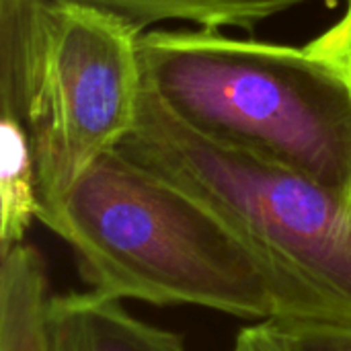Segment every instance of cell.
Instances as JSON below:
<instances>
[{
	"label": "cell",
	"instance_id": "10",
	"mask_svg": "<svg viewBox=\"0 0 351 351\" xmlns=\"http://www.w3.org/2000/svg\"><path fill=\"white\" fill-rule=\"evenodd\" d=\"M308 47L315 53L335 62L351 80V0L348 2L343 16L333 27H329L321 37L311 41Z\"/></svg>",
	"mask_w": 351,
	"mask_h": 351
},
{
	"label": "cell",
	"instance_id": "11",
	"mask_svg": "<svg viewBox=\"0 0 351 351\" xmlns=\"http://www.w3.org/2000/svg\"><path fill=\"white\" fill-rule=\"evenodd\" d=\"M232 351H296L292 339L280 321H259L257 325L245 327Z\"/></svg>",
	"mask_w": 351,
	"mask_h": 351
},
{
	"label": "cell",
	"instance_id": "4",
	"mask_svg": "<svg viewBox=\"0 0 351 351\" xmlns=\"http://www.w3.org/2000/svg\"><path fill=\"white\" fill-rule=\"evenodd\" d=\"M123 156L216 212L284 290L282 321L351 323V197L302 173L210 142L146 86Z\"/></svg>",
	"mask_w": 351,
	"mask_h": 351
},
{
	"label": "cell",
	"instance_id": "9",
	"mask_svg": "<svg viewBox=\"0 0 351 351\" xmlns=\"http://www.w3.org/2000/svg\"><path fill=\"white\" fill-rule=\"evenodd\" d=\"M296 351H351V323L280 321Z\"/></svg>",
	"mask_w": 351,
	"mask_h": 351
},
{
	"label": "cell",
	"instance_id": "6",
	"mask_svg": "<svg viewBox=\"0 0 351 351\" xmlns=\"http://www.w3.org/2000/svg\"><path fill=\"white\" fill-rule=\"evenodd\" d=\"M119 14L142 33L160 23L197 29L253 31L261 23L313 0H76Z\"/></svg>",
	"mask_w": 351,
	"mask_h": 351
},
{
	"label": "cell",
	"instance_id": "3",
	"mask_svg": "<svg viewBox=\"0 0 351 351\" xmlns=\"http://www.w3.org/2000/svg\"><path fill=\"white\" fill-rule=\"evenodd\" d=\"M132 23L76 0H0V111L27 130L45 226L132 134L144 90Z\"/></svg>",
	"mask_w": 351,
	"mask_h": 351
},
{
	"label": "cell",
	"instance_id": "8",
	"mask_svg": "<svg viewBox=\"0 0 351 351\" xmlns=\"http://www.w3.org/2000/svg\"><path fill=\"white\" fill-rule=\"evenodd\" d=\"M35 218L39 195L31 142L23 121L0 111V251L23 243Z\"/></svg>",
	"mask_w": 351,
	"mask_h": 351
},
{
	"label": "cell",
	"instance_id": "1",
	"mask_svg": "<svg viewBox=\"0 0 351 351\" xmlns=\"http://www.w3.org/2000/svg\"><path fill=\"white\" fill-rule=\"evenodd\" d=\"M99 294L282 321V286L208 206L119 150L99 158L45 224Z\"/></svg>",
	"mask_w": 351,
	"mask_h": 351
},
{
	"label": "cell",
	"instance_id": "5",
	"mask_svg": "<svg viewBox=\"0 0 351 351\" xmlns=\"http://www.w3.org/2000/svg\"><path fill=\"white\" fill-rule=\"evenodd\" d=\"M45 351H187L177 333L134 317L119 298L90 292L49 296Z\"/></svg>",
	"mask_w": 351,
	"mask_h": 351
},
{
	"label": "cell",
	"instance_id": "2",
	"mask_svg": "<svg viewBox=\"0 0 351 351\" xmlns=\"http://www.w3.org/2000/svg\"><path fill=\"white\" fill-rule=\"evenodd\" d=\"M144 86L189 130L351 197V80L308 45L212 29L140 35Z\"/></svg>",
	"mask_w": 351,
	"mask_h": 351
},
{
	"label": "cell",
	"instance_id": "7",
	"mask_svg": "<svg viewBox=\"0 0 351 351\" xmlns=\"http://www.w3.org/2000/svg\"><path fill=\"white\" fill-rule=\"evenodd\" d=\"M0 255V351H45L43 313L49 298L45 263L25 241Z\"/></svg>",
	"mask_w": 351,
	"mask_h": 351
}]
</instances>
